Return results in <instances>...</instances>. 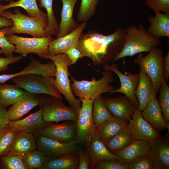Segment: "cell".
Instances as JSON below:
<instances>
[{
	"label": "cell",
	"mask_w": 169,
	"mask_h": 169,
	"mask_svg": "<svg viewBox=\"0 0 169 169\" xmlns=\"http://www.w3.org/2000/svg\"><path fill=\"white\" fill-rule=\"evenodd\" d=\"M13 25V23L12 20L8 19L0 15V28L6 27H12Z\"/></svg>",
	"instance_id": "cell-50"
},
{
	"label": "cell",
	"mask_w": 169,
	"mask_h": 169,
	"mask_svg": "<svg viewBox=\"0 0 169 169\" xmlns=\"http://www.w3.org/2000/svg\"><path fill=\"white\" fill-rule=\"evenodd\" d=\"M159 102L162 115L166 123H169V86L165 81L159 89Z\"/></svg>",
	"instance_id": "cell-39"
},
{
	"label": "cell",
	"mask_w": 169,
	"mask_h": 169,
	"mask_svg": "<svg viewBox=\"0 0 169 169\" xmlns=\"http://www.w3.org/2000/svg\"><path fill=\"white\" fill-rule=\"evenodd\" d=\"M106 36L95 30L82 34L76 47L81 52L83 57L91 59L98 50Z\"/></svg>",
	"instance_id": "cell-23"
},
{
	"label": "cell",
	"mask_w": 169,
	"mask_h": 169,
	"mask_svg": "<svg viewBox=\"0 0 169 169\" xmlns=\"http://www.w3.org/2000/svg\"><path fill=\"white\" fill-rule=\"evenodd\" d=\"M125 31L123 47L113 59V63L126 56H132L142 52L149 53L161 44L160 39L151 36L147 33L142 24H139L137 27L130 25Z\"/></svg>",
	"instance_id": "cell-1"
},
{
	"label": "cell",
	"mask_w": 169,
	"mask_h": 169,
	"mask_svg": "<svg viewBox=\"0 0 169 169\" xmlns=\"http://www.w3.org/2000/svg\"><path fill=\"white\" fill-rule=\"evenodd\" d=\"M95 169H129V165L121 161L104 160L98 164Z\"/></svg>",
	"instance_id": "cell-44"
},
{
	"label": "cell",
	"mask_w": 169,
	"mask_h": 169,
	"mask_svg": "<svg viewBox=\"0 0 169 169\" xmlns=\"http://www.w3.org/2000/svg\"><path fill=\"white\" fill-rule=\"evenodd\" d=\"M56 71L55 66L53 61L42 64L31 56L29 64L22 71L13 74L0 75V84H4L5 82L13 78L28 74H36L55 77Z\"/></svg>",
	"instance_id": "cell-19"
},
{
	"label": "cell",
	"mask_w": 169,
	"mask_h": 169,
	"mask_svg": "<svg viewBox=\"0 0 169 169\" xmlns=\"http://www.w3.org/2000/svg\"><path fill=\"white\" fill-rule=\"evenodd\" d=\"M11 79L18 87L36 94H44L55 96L61 100L62 94L54 84V77L31 74L18 76Z\"/></svg>",
	"instance_id": "cell-6"
},
{
	"label": "cell",
	"mask_w": 169,
	"mask_h": 169,
	"mask_svg": "<svg viewBox=\"0 0 169 169\" xmlns=\"http://www.w3.org/2000/svg\"><path fill=\"white\" fill-rule=\"evenodd\" d=\"M24 92L16 84H0V106L5 108L13 105Z\"/></svg>",
	"instance_id": "cell-33"
},
{
	"label": "cell",
	"mask_w": 169,
	"mask_h": 169,
	"mask_svg": "<svg viewBox=\"0 0 169 169\" xmlns=\"http://www.w3.org/2000/svg\"><path fill=\"white\" fill-rule=\"evenodd\" d=\"M81 3L76 15L77 21L87 22L94 15L100 0H81Z\"/></svg>",
	"instance_id": "cell-37"
},
{
	"label": "cell",
	"mask_w": 169,
	"mask_h": 169,
	"mask_svg": "<svg viewBox=\"0 0 169 169\" xmlns=\"http://www.w3.org/2000/svg\"><path fill=\"white\" fill-rule=\"evenodd\" d=\"M10 121L8 110L5 108L0 106V131L8 127Z\"/></svg>",
	"instance_id": "cell-47"
},
{
	"label": "cell",
	"mask_w": 169,
	"mask_h": 169,
	"mask_svg": "<svg viewBox=\"0 0 169 169\" xmlns=\"http://www.w3.org/2000/svg\"><path fill=\"white\" fill-rule=\"evenodd\" d=\"M15 132L8 127L0 131V156L10 151Z\"/></svg>",
	"instance_id": "cell-40"
},
{
	"label": "cell",
	"mask_w": 169,
	"mask_h": 169,
	"mask_svg": "<svg viewBox=\"0 0 169 169\" xmlns=\"http://www.w3.org/2000/svg\"><path fill=\"white\" fill-rule=\"evenodd\" d=\"M77 152L74 151L55 158L46 157L42 169H78Z\"/></svg>",
	"instance_id": "cell-29"
},
{
	"label": "cell",
	"mask_w": 169,
	"mask_h": 169,
	"mask_svg": "<svg viewBox=\"0 0 169 169\" xmlns=\"http://www.w3.org/2000/svg\"><path fill=\"white\" fill-rule=\"evenodd\" d=\"M138 83L136 90V95L138 100L139 110L142 111L147 103L156 97L158 93L155 90L150 78L140 67Z\"/></svg>",
	"instance_id": "cell-22"
},
{
	"label": "cell",
	"mask_w": 169,
	"mask_h": 169,
	"mask_svg": "<svg viewBox=\"0 0 169 169\" xmlns=\"http://www.w3.org/2000/svg\"><path fill=\"white\" fill-rule=\"evenodd\" d=\"M128 120L113 118L102 124L96 129L95 133L105 145L110 140L122 129L128 125Z\"/></svg>",
	"instance_id": "cell-31"
},
{
	"label": "cell",
	"mask_w": 169,
	"mask_h": 169,
	"mask_svg": "<svg viewBox=\"0 0 169 169\" xmlns=\"http://www.w3.org/2000/svg\"><path fill=\"white\" fill-rule=\"evenodd\" d=\"M129 169H153L152 159L148 153L144 154L133 160Z\"/></svg>",
	"instance_id": "cell-42"
},
{
	"label": "cell",
	"mask_w": 169,
	"mask_h": 169,
	"mask_svg": "<svg viewBox=\"0 0 169 169\" xmlns=\"http://www.w3.org/2000/svg\"><path fill=\"white\" fill-rule=\"evenodd\" d=\"M104 100L107 109L112 116L120 120L129 121L132 118L136 108L125 95L106 97Z\"/></svg>",
	"instance_id": "cell-16"
},
{
	"label": "cell",
	"mask_w": 169,
	"mask_h": 169,
	"mask_svg": "<svg viewBox=\"0 0 169 169\" xmlns=\"http://www.w3.org/2000/svg\"><path fill=\"white\" fill-rule=\"evenodd\" d=\"M66 54L71 60L72 64H75L79 59L83 58L81 52L76 47L70 49Z\"/></svg>",
	"instance_id": "cell-48"
},
{
	"label": "cell",
	"mask_w": 169,
	"mask_h": 169,
	"mask_svg": "<svg viewBox=\"0 0 169 169\" xmlns=\"http://www.w3.org/2000/svg\"><path fill=\"white\" fill-rule=\"evenodd\" d=\"M8 41L16 47L14 52L26 57L30 53L37 54L41 57L48 55V47L50 42L54 38L52 36L44 38H25L13 34L6 35Z\"/></svg>",
	"instance_id": "cell-10"
},
{
	"label": "cell",
	"mask_w": 169,
	"mask_h": 169,
	"mask_svg": "<svg viewBox=\"0 0 169 169\" xmlns=\"http://www.w3.org/2000/svg\"><path fill=\"white\" fill-rule=\"evenodd\" d=\"M63 6L61 19L57 38L64 36L76 29L79 24L73 17L75 5L78 0H60Z\"/></svg>",
	"instance_id": "cell-24"
},
{
	"label": "cell",
	"mask_w": 169,
	"mask_h": 169,
	"mask_svg": "<svg viewBox=\"0 0 169 169\" xmlns=\"http://www.w3.org/2000/svg\"><path fill=\"white\" fill-rule=\"evenodd\" d=\"M2 0H0V2ZM5 0V1H6V2H8V1H10V0Z\"/></svg>",
	"instance_id": "cell-52"
},
{
	"label": "cell",
	"mask_w": 169,
	"mask_h": 169,
	"mask_svg": "<svg viewBox=\"0 0 169 169\" xmlns=\"http://www.w3.org/2000/svg\"><path fill=\"white\" fill-rule=\"evenodd\" d=\"M86 25V22L81 23L76 29L69 33L61 37L54 39L49 43L48 55L66 54L71 48L76 47Z\"/></svg>",
	"instance_id": "cell-17"
},
{
	"label": "cell",
	"mask_w": 169,
	"mask_h": 169,
	"mask_svg": "<svg viewBox=\"0 0 169 169\" xmlns=\"http://www.w3.org/2000/svg\"><path fill=\"white\" fill-rule=\"evenodd\" d=\"M150 15L148 20L150 26L146 31L151 36L160 39L162 37H169V13L161 12Z\"/></svg>",
	"instance_id": "cell-27"
},
{
	"label": "cell",
	"mask_w": 169,
	"mask_h": 169,
	"mask_svg": "<svg viewBox=\"0 0 169 169\" xmlns=\"http://www.w3.org/2000/svg\"><path fill=\"white\" fill-rule=\"evenodd\" d=\"M76 131V122L66 120L60 124L51 123L39 134L60 142L67 143L75 140Z\"/></svg>",
	"instance_id": "cell-14"
},
{
	"label": "cell",
	"mask_w": 169,
	"mask_h": 169,
	"mask_svg": "<svg viewBox=\"0 0 169 169\" xmlns=\"http://www.w3.org/2000/svg\"><path fill=\"white\" fill-rule=\"evenodd\" d=\"M162 49L156 47L144 56L142 53L138 54L134 60L150 78L156 90L158 92L165 81L163 76V59Z\"/></svg>",
	"instance_id": "cell-7"
},
{
	"label": "cell",
	"mask_w": 169,
	"mask_h": 169,
	"mask_svg": "<svg viewBox=\"0 0 169 169\" xmlns=\"http://www.w3.org/2000/svg\"><path fill=\"white\" fill-rule=\"evenodd\" d=\"M2 54V52L1 50V49H0V54Z\"/></svg>",
	"instance_id": "cell-51"
},
{
	"label": "cell",
	"mask_w": 169,
	"mask_h": 169,
	"mask_svg": "<svg viewBox=\"0 0 169 169\" xmlns=\"http://www.w3.org/2000/svg\"><path fill=\"white\" fill-rule=\"evenodd\" d=\"M79 99L82 104L76 122L75 140L77 144L84 145L88 147L92 136L96 131L92 115L93 100Z\"/></svg>",
	"instance_id": "cell-9"
},
{
	"label": "cell",
	"mask_w": 169,
	"mask_h": 169,
	"mask_svg": "<svg viewBox=\"0 0 169 169\" xmlns=\"http://www.w3.org/2000/svg\"><path fill=\"white\" fill-rule=\"evenodd\" d=\"M22 59L21 55L11 57H0V73L5 71L10 64L18 62Z\"/></svg>",
	"instance_id": "cell-46"
},
{
	"label": "cell",
	"mask_w": 169,
	"mask_h": 169,
	"mask_svg": "<svg viewBox=\"0 0 169 169\" xmlns=\"http://www.w3.org/2000/svg\"><path fill=\"white\" fill-rule=\"evenodd\" d=\"M54 0H38L39 6L41 8H44L47 12L48 20L47 27L45 29L47 36L57 35L59 32V25L53 13V3Z\"/></svg>",
	"instance_id": "cell-35"
},
{
	"label": "cell",
	"mask_w": 169,
	"mask_h": 169,
	"mask_svg": "<svg viewBox=\"0 0 169 169\" xmlns=\"http://www.w3.org/2000/svg\"><path fill=\"white\" fill-rule=\"evenodd\" d=\"M125 30L118 27L112 34L107 35L100 49L91 58L95 66L108 64L122 49L125 43Z\"/></svg>",
	"instance_id": "cell-8"
},
{
	"label": "cell",
	"mask_w": 169,
	"mask_h": 169,
	"mask_svg": "<svg viewBox=\"0 0 169 169\" xmlns=\"http://www.w3.org/2000/svg\"><path fill=\"white\" fill-rule=\"evenodd\" d=\"M14 13L8 11H4L0 15L13 23V25L9 27L6 35L15 33L29 34L33 37L44 38L47 37L45 29L48 23L33 18L22 13L18 8L14 11Z\"/></svg>",
	"instance_id": "cell-4"
},
{
	"label": "cell",
	"mask_w": 169,
	"mask_h": 169,
	"mask_svg": "<svg viewBox=\"0 0 169 169\" xmlns=\"http://www.w3.org/2000/svg\"><path fill=\"white\" fill-rule=\"evenodd\" d=\"M103 76L98 80L92 77L91 81H78L71 76L73 82L70 83L74 95L79 98L91 99L95 98L105 93H111L115 89L111 84L114 81L112 72L105 70Z\"/></svg>",
	"instance_id": "cell-3"
},
{
	"label": "cell",
	"mask_w": 169,
	"mask_h": 169,
	"mask_svg": "<svg viewBox=\"0 0 169 169\" xmlns=\"http://www.w3.org/2000/svg\"><path fill=\"white\" fill-rule=\"evenodd\" d=\"M135 140L127 125L111 138L105 145L110 152L115 154L127 147Z\"/></svg>",
	"instance_id": "cell-32"
},
{
	"label": "cell",
	"mask_w": 169,
	"mask_h": 169,
	"mask_svg": "<svg viewBox=\"0 0 169 169\" xmlns=\"http://www.w3.org/2000/svg\"><path fill=\"white\" fill-rule=\"evenodd\" d=\"M22 156L8 152L0 156V168L3 169H26Z\"/></svg>",
	"instance_id": "cell-38"
},
{
	"label": "cell",
	"mask_w": 169,
	"mask_h": 169,
	"mask_svg": "<svg viewBox=\"0 0 169 169\" xmlns=\"http://www.w3.org/2000/svg\"><path fill=\"white\" fill-rule=\"evenodd\" d=\"M128 125L136 140L152 143L161 136L160 132L145 120L141 111L137 108L135 109L132 118L129 120Z\"/></svg>",
	"instance_id": "cell-13"
},
{
	"label": "cell",
	"mask_w": 169,
	"mask_h": 169,
	"mask_svg": "<svg viewBox=\"0 0 169 169\" xmlns=\"http://www.w3.org/2000/svg\"><path fill=\"white\" fill-rule=\"evenodd\" d=\"M87 148L90 160V168L95 169L98 164L104 160L120 161L117 155L107 148L95 133L92 136Z\"/></svg>",
	"instance_id": "cell-20"
},
{
	"label": "cell",
	"mask_w": 169,
	"mask_h": 169,
	"mask_svg": "<svg viewBox=\"0 0 169 169\" xmlns=\"http://www.w3.org/2000/svg\"><path fill=\"white\" fill-rule=\"evenodd\" d=\"M141 114L145 120L156 131L160 133L166 128L167 123L164 118L156 97L147 103L141 111Z\"/></svg>",
	"instance_id": "cell-25"
},
{
	"label": "cell",
	"mask_w": 169,
	"mask_h": 169,
	"mask_svg": "<svg viewBox=\"0 0 169 169\" xmlns=\"http://www.w3.org/2000/svg\"><path fill=\"white\" fill-rule=\"evenodd\" d=\"M46 158L43 152L36 149L23 155L22 161L26 169H42Z\"/></svg>",
	"instance_id": "cell-36"
},
{
	"label": "cell",
	"mask_w": 169,
	"mask_h": 169,
	"mask_svg": "<svg viewBox=\"0 0 169 169\" xmlns=\"http://www.w3.org/2000/svg\"><path fill=\"white\" fill-rule=\"evenodd\" d=\"M9 27L0 29V49L6 57H13V52L16 49L15 46L10 43L6 36V32Z\"/></svg>",
	"instance_id": "cell-41"
},
{
	"label": "cell",
	"mask_w": 169,
	"mask_h": 169,
	"mask_svg": "<svg viewBox=\"0 0 169 169\" xmlns=\"http://www.w3.org/2000/svg\"><path fill=\"white\" fill-rule=\"evenodd\" d=\"M77 152L79 161L78 169L90 168V160L87 151H81Z\"/></svg>",
	"instance_id": "cell-45"
},
{
	"label": "cell",
	"mask_w": 169,
	"mask_h": 169,
	"mask_svg": "<svg viewBox=\"0 0 169 169\" xmlns=\"http://www.w3.org/2000/svg\"><path fill=\"white\" fill-rule=\"evenodd\" d=\"M62 100L45 94L40 96L39 105L42 110L43 118L45 121L58 123L62 121L71 120L76 122L79 110L66 105Z\"/></svg>",
	"instance_id": "cell-5"
},
{
	"label": "cell",
	"mask_w": 169,
	"mask_h": 169,
	"mask_svg": "<svg viewBox=\"0 0 169 169\" xmlns=\"http://www.w3.org/2000/svg\"><path fill=\"white\" fill-rule=\"evenodd\" d=\"M41 57L49 59L53 62L56 69L54 82L56 88L64 97L70 106L79 110L81 106V101L75 97L71 89L68 68L72 64L67 55L64 53L54 55H45Z\"/></svg>",
	"instance_id": "cell-2"
},
{
	"label": "cell",
	"mask_w": 169,
	"mask_h": 169,
	"mask_svg": "<svg viewBox=\"0 0 169 169\" xmlns=\"http://www.w3.org/2000/svg\"><path fill=\"white\" fill-rule=\"evenodd\" d=\"M37 149L34 136L28 133L15 132L10 151L11 152L23 156L26 153Z\"/></svg>",
	"instance_id": "cell-28"
},
{
	"label": "cell",
	"mask_w": 169,
	"mask_h": 169,
	"mask_svg": "<svg viewBox=\"0 0 169 169\" xmlns=\"http://www.w3.org/2000/svg\"><path fill=\"white\" fill-rule=\"evenodd\" d=\"M163 59V76L164 81L166 83L169 78V50Z\"/></svg>",
	"instance_id": "cell-49"
},
{
	"label": "cell",
	"mask_w": 169,
	"mask_h": 169,
	"mask_svg": "<svg viewBox=\"0 0 169 169\" xmlns=\"http://www.w3.org/2000/svg\"><path fill=\"white\" fill-rule=\"evenodd\" d=\"M103 68L104 70H110L116 74L120 82V88L114 89L110 94L119 93L124 94L137 108L139 102L136 96V90L139 82V73L133 74L127 73V74H124L119 70L115 63H112L110 65H105Z\"/></svg>",
	"instance_id": "cell-11"
},
{
	"label": "cell",
	"mask_w": 169,
	"mask_h": 169,
	"mask_svg": "<svg viewBox=\"0 0 169 169\" xmlns=\"http://www.w3.org/2000/svg\"><path fill=\"white\" fill-rule=\"evenodd\" d=\"M146 5L155 13L163 12L169 13V0H145Z\"/></svg>",
	"instance_id": "cell-43"
},
{
	"label": "cell",
	"mask_w": 169,
	"mask_h": 169,
	"mask_svg": "<svg viewBox=\"0 0 169 169\" xmlns=\"http://www.w3.org/2000/svg\"><path fill=\"white\" fill-rule=\"evenodd\" d=\"M40 104V96L36 94L25 91L16 102L8 109L10 121L19 120L33 108Z\"/></svg>",
	"instance_id": "cell-21"
},
{
	"label": "cell",
	"mask_w": 169,
	"mask_h": 169,
	"mask_svg": "<svg viewBox=\"0 0 169 169\" xmlns=\"http://www.w3.org/2000/svg\"><path fill=\"white\" fill-rule=\"evenodd\" d=\"M17 7L24 9L28 16L48 23L46 13L39 9L36 0H18L16 1L11 0L8 4H0V14L7 9Z\"/></svg>",
	"instance_id": "cell-30"
},
{
	"label": "cell",
	"mask_w": 169,
	"mask_h": 169,
	"mask_svg": "<svg viewBox=\"0 0 169 169\" xmlns=\"http://www.w3.org/2000/svg\"><path fill=\"white\" fill-rule=\"evenodd\" d=\"M151 143L146 141L136 140L130 145L115 154L120 161L129 165L140 156L148 153Z\"/></svg>",
	"instance_id": "cell-26"
},
{
	"label": "cell",
	"mask_w": 169,
	"mask_h": 169,
	"mask_svg": "<svg viewBox=\"0 0 169 169\" xmlns=\"http://www.w3.org/2000/svg\"><path fill=\"white\" fill-rule=\"evenodd\" d=\"M37 149L44 153L46 157L55 158L76 151L77 143L75 140L62 143L38 134L35 136Z\"/></svg>",
	"instance_id": "cell-12"
},
{
	"label": "cell",
	"mask_w": 169,
	"mask_h": 169,
	"mask_svg": "<svg viewBox=\"0 0 169 169\" xmlns=\"http://www.w3.org/2000/svg\"><path fill=\"white\" fill-rule=\"evenodd\" d=\"M148 153L152 160L153 169H169V135L152 142Z\"/></svg>",
	"instance_id": "cell-18"
},
{
	"label": "cell",
	"mask_w": 169,
	"mask_h": 169,
	"mask_svg": "<svg viewBox=\"0 0 169 169\" xmlns=\"http://www.w3.org/2000/svg\"><path fill=\"white\" fill-rule=\"evenodd\" d=\"M50 123L44 120L42 110L40 108L38 111L22 120L10 121L8 127L15 132H24L30 133L35 137Z\"/></svg>",
	"instance_id": "cell-15"
},
{
	"label": "cell",
	"mask_w": 169,
	"mask_h": 169,
	"mask_svg": "<svg viewBox=\"0 0 169 169\" xmlns=\"http://www.w3.org/2000/svg\"><path fill=\"white\" fill-rule=\"evenodd\" d=\"M92 115L96 129L106 121L114 118L107 109L101 95L93 100Z\"/></svg>",
	"instance_id": "cell-34"
}]
</instances>
